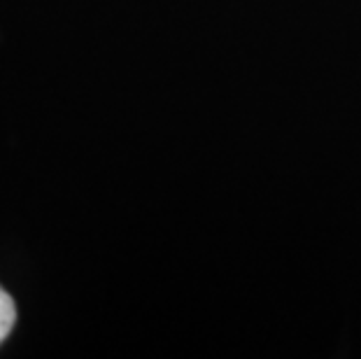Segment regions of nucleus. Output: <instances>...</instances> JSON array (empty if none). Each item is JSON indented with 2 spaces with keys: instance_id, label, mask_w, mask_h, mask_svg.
Masks as SVG:
<instances>
[{
  "instance_id": "f257e3e1",
  "label": "nucleus",
  "mask_w": 361,
  "mask_h": 359,
  "mask_svg": "<svg viewBox=\"0 0 361 359\" xmlns=\"http://www.w3.org/2000/svg\"><path fill=\"white\" fill-rule=\"evenodd\" d=\"M14 320H17V305H14L12 296L0 287V343L10 336Z\"/></svg>"
}]
</instances>
